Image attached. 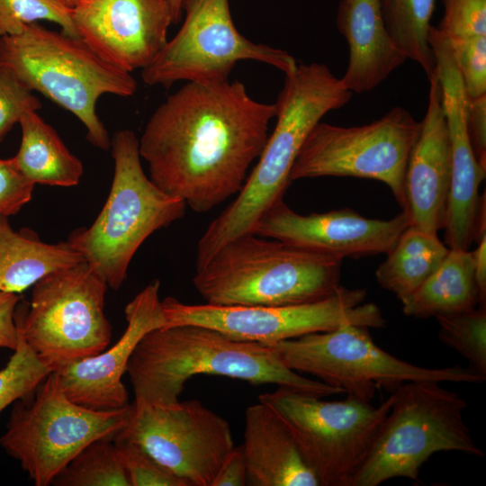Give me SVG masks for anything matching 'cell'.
I'll return each instance as SVG.
<instances>
[{"instance_id": "cell-4", "label": "cell", "mask_w": 486, "mask_h": 486, "mask_svg": "<svg viewBox=\"0 0 486 486\" xmlns=\"http://www.w3.org/2000/svg\"><path fill=\"white\" fill-rule=\"evenodd\" d=\"M341 262L249 232L230 240L196 267L193 284L210 304L310 303L330 296L341 286Z\"/></svg>"}, {"instance_id": "cell-26", "label": "cell", "mask_w": 486, "mask_h": 486, "mask_svg": "<svg viewBox=\"0 0 486 486\" xmlns=\"http://www.w3.org/2000/svg\"><path fill=\"white\" fill-rule=\"evenodd\" d=\"M448 251L437 235L410 225L377 267L376 280L401 302L437 269Z\"/></svg>"}, {"instance_id": "cell-10", "label": "cell", "mask_w": 486, "mask_h": 486, "mask_svg": "<svg viewBox=\"0 0 486 486\" xmlns=\"http://www.w3.org/2000/svg\"><path fill=\"white\" fill-rule=\"evenodd\" d=\"M270 346L291 370L316 376L366 402L372 400L377 389L393 392L410 381L482 383L486 380L471 367L428 368L399 359L374 342L368 328L356 325Z\"/></svg>"}, {"instance_id": "cell-18", "label": "cell", "mask_w": 486, "mask_h": 486, "mask_svg": "<svg viewBox=\"0 0 486 486\" xmlns=\"http://www.w3.org/2000/svg\"><path fill=\"white\" fill-rule=\"evenodd\" d=\"M410 225L404 210L390 220L365 218L347 208L302 215L281 199L261 216L252 233L342 260L386 254Z\"/></svg>"}, {"instance_id": "cell-38", "label": "cell", "mask_w": 486, "mask_h": 486, "mask_svg": "<svg viewBox=\"0 0 486 486\" xmlns=\"http://www.w3.org/2000/svg\"><path fill=\"white\" fill-rule=\"evenodd\" d=\"M17 293L0 291V347L14 350L18 342L15 310L20 302Z\"/></svg>"}, {"instance_id": "cell-11", "label": "cell", "mask_w": 486, "mask_h": 486, "mask_svg": "<svg viewBox=\"0 0 486 486\" xmlns=\"http://www.w3.org/2000/svg\"><path fill=\"white\" fill-rule=\"evenodd\" d=\"M258 400L274 408L289 427L320 486H349L388 415L392 394L378 407L347 395L323 400L278 386Z\"/></svg>"}, {"instance_id": "cell-5", "label": "cell", "mask_w": 486, "mask_h": 486, "mask_svg": "<svg viewBox=\"0 0 486 486\" xmlns=\"http://www.w3.org/2000/svg\"><path fill=\"white\" fill-rule=\"evenodd\" d=\"M0 63L32 91L73 113L86 127L87 140L103 150L111 140L96 112L98 99L106 94L129 97L137 90L131 73L105 61L80 38L38 22L0 37Z\"/></svg>"}, {"instance_id": "cell-7", "label": "cell", "mask_w": 486, "mask_h": 486, "mask_svg": "<svg viewBox=\"0 0 486 486\" xmlns=\"http://www.w3.org/2000/svg\"><path fill=\"white\" fill-rule=\"evenodd\" d=\"M391 410L349 486H377L403 477L419 482L431 455L458 451L483 456L464 419L467 402L439 382L410 381L392 393Z\"/></svg>"}, {"instance_id": "cell-42", "label": "cell", "mask_w": 486, "mask_h": 486, "mask_svg": "<svg viewBox=\"0 0 486 486\" xmlns=\"http://www.w3.org/2000/svg\"><path fill=\"white\" fill-rule=\"evenodd\" d=\"M63 4H65L67 7L72 9L75 7L78 3H80L82 0H59Z\"/></svg>"}, {"instance_id": "cell-2", "label": "cell", "mask_w": 486, "mask_h": 486, "mask_svg": "<svg viewBox=\"0 0 486 486\" xmlns=\"http://www.w3.org/2000/svg\"><path fill=\"white\" fill-rule=\"evenodd\" d=\"M138 402L179 400L187 381L201 374L226 376L251 384H276L319 397L345 393L288 368L268 345L232 339L202 326L176 325L148 332L127 365Z\"/></svg>"}, {"instance_id": "cell-8", "label": "cell", "mask_w": 486, "mask_h": 486, "mask_svg": "<svg viewBox=\"0 0 486 486\" xmlns=\"http://www.w3.org/2000/svg\"><path fill=\"white\" fill-rule=\"evenodd\" d=\"M108 284L83 261L39 280L30 303L18 305L17 328L51 371L103 352L112 338L104 313Z\"/></svg>"}, {"instance_id": "cell-39", "label": "cell", "mask_w": 486, "mask_h": 486, "mask_svg": "<svg viewBox=\"0 0 486 486\" xmlns=\"http://www.w3.org/2000/svg\"><path fill=\"white\" fill-rule=\"evenodd\" d=\"M248 485L247 464L241 446H234L220 468L212 486Z\"/></svg>"}, {"instance_id": "cell-36", "label": "cell", "mask_w": 486, "mask_h": 486, "mask_svg": "<svg viewBox=\"0 0 486 486\" xmlns=\"http://www.w3.org/2000/svg\"><path fill=\"white\" fill-rule=\"evenodd\" d=\"M35 184L18 168L14 158H0V215H15L31 201Z\"/></svg>"}, {"instance_id": "cell-25", "label": "cell", "mask_w": 486, "mask_h": 486, "mask_svg": "<svg viewBox=\"0 0 486 486\" xmlns=\"http://www.w3.org/2000/svg\"><path fill=\"white\" fill-rule=\"evenodd\" d=\"M19 123L22 140L13 158L20 171L35 184L76 185L84 174L83 163L66 147L57 131L37 111L25 112Z\"/></svg>"}, {"instance_id": "cell-32", "label": "cell", "mask_w": 486, "mask_h": 486, "mask_svg": "<svg viewBox=\"0 0 486 486\" xmlns=\"http://www.w3.org/2000/svg\"><path fill=\"white\" fill-rule=\"evenodd\" d=\"M113 442L130 486H188L138 445L127 440L117 439Z\"/></svg>"}, {"instance_id": "cell-21", "label": "cell", "mask_w": 486, "mask_h": 486, "mask_svg": "<svg viewBox=\"0 0 486 486\" xmlns=\"http://www.w3.org/2000/svg\"><path fill=\"white\" fill-rule=\"evenodd\" d=\"M248 485L320 486L286 422L259 401L245 412L244 443Z\"/></svg>"}, {"instance_id": "cell-28", "label": "cell", "mask_w": 486, "mask_h": 486, "mask_svg": "<svg viewBox=\"0 0 486 486\" xmlns=\"http://www.w3.org/2000/svg\"><path fill=\"white\" fill-rule=\"evenodd\" d=\"M57 486H130L113 438L102 437L81 450L53 479Z\"/></svg>"}, {"instance_id": "cell-41", "label": "cell", "mask_w": 486, "mask_h": 486, "mask_svg": "<svg viewBox=\"0 0 486 486\" xmlns=\"http://www.w3.org/2000/svg\"><path fill=\"white\" fill-rule=\"evenodd\" d=\"M166 1L171 8V12L173 15V23L176 24L180 21L183 14V11H182L183 0H166Z\"/></svg>"}, {"instance_id": "cell-3", "label": "cell", "mask_w": 486, "mask_h": 486, "mask_svg": "<svg viewBox=\"0 0 486 486\" xmlns=\"http://www.w3.org/2000/svg\"><path fill=\"white\" fill-rule=\"evenodd\" d=\"M352 95L341 79L321 63L298 65L293 73L285 76L275 102L274 129L236 199L199 239L196 267L230 240L253 232L261 216L283 199L293 163L311 130L325 114L345 106Z\"/></svg>"}, {"instance_id": "cell-15", "label": "cell", "mask_w": 486, "mask_h": 486, "mask_svg": "<svg viewBox=\"0 0 486 486\" xmlns=\"http://www.w3.org/2000/svg\"><path fill=\"white\" fill-rule=\"evenodd\" d=\"M117 439L138 445L188 486H212L235 446L228 421L196 400L134 401Z\"/></svg>"}, {"instance_id": "cell-24", "label": "cell", "mask_w": 486, "mask_h": 486, "mask_svg": "<svg viewBox=\"0 0 486 486\" xmlns=\"http://www.w3.org/2000/svg\"><path fill=\"white\" fill-rule=\"evenodd\" d=\"M406 316L427 319L472 310L481 304L472 252L449 248L437 269L401 301Z\"/></svg>"}, {"instance_id": "cell-30", "label": "cell", "mask_w": 486, "mask_h": 486, "mask_svg": "<svg viewBox=\"0 0 486 486\" xmlns=\"http://www.w3.org/2000/svg\"><path fill=\"white\" fill-rule=\"evenodd\" d=\"M39 21L57 23L64 33L78 38L71 9L59 0H0V37L16 35Z\"/></svg>"}, {"instance_id": "cell-22", "label": "cell", "mask_w": 486, "mask_h": 486, "mask_svg": "<svg viewBox=\"0 0 486 486\" xmlns=\"http://www.w3.org/2000/svg\"><path fill=\"white\" fill-rule=\"evenodd\" d=\"M337 26L349 47L340 79L352 93L373 90L408 59L386 30L380 0H340Z\"/></svg>"}, {"instance_id": "cell-37", "label": "cell", "mask_w": 486, "mask_h": 486, "mask_svg": "<svg viewBox=\"0 0 486 486\" xmlns=\"http://www.w3.org/2000/svg\"><path fill=\"white\" fill-rule=\"evenodd\" d=\"M467 130L473 153L486 168V94L469 98Z\"/></svg>"}, {"instance_id": "cell-14", "label": "cell", "mask_w": 486, "mask_h": 486, "mask_svg": "<svg viewBox=\"0 0 486 486\" xmlns=\"http://www.w3.org/2000/svg\"><path fill=\"white\" fill-rule=\"evenodd\" d=\"M185 16L176 35L141 70L148 86L170 87L176 82L229 80L242 60L268 64L285 76L297 68L287 51L244 37L236 28L229 0H183Z\"/></svg>"}, {"instance_id": "cell-20", "label": "cell", "mask_w": 486, "mask_h": 486, "mask_svg": "<svg viewBox=\"0 0 486 486\" xmlns=\"http://www.w3.org/2000/svg\"><path fill=\"white\" fill-rule=\"evenodd\" d=\"M428 80L426 114L406 169L403 210L410 217V226L437 235L445 227L452 155L436 69Z\"/></svg>"}, {"instance_id": "cell-31", "label": "cell", "mask_w": 486, "mask_h": 486, "mask_svg": "<svg viewBox=\"0 0 486 486\" xmlns=\"http://www.w3.org/2000/svg\"><path fill=\"white\" fill-rule=\"evenodd\" d=\"M6 365L0 370V413L32 393L51 372L40 361L18 330V342Z\"/></svg>"}, {"instance_id": "cell-6", "label": "cell", "mask_w": 486, "mask_h": 486, "mask_svg": "<svg viewBox=\"0 0 486 486\" xmlns=\"http://www.w3.org/2000/svg\"><path fill=\"white\" fill-rule=\"evenodd\" d=\"M110 148L114 173L107 200L92 225L75 230L68 241L108 287L119 290L139 248L152 233L182 219L186 204L145 174L132 130L115 131Z\"/></svg>"}, {"instance_id": "cell-29", "label": "cell", "mask_w": 486, "mask_h": 486, "mask_svg": "<svg viewBox=\"0 0 486 486\" xmlns=\"http://www.w3.org/2000/svg\"><path fill=\"white\" fill-rule=\"evenodd\" d=\"M436 319L439 340L466 358L471 368L486 376V305Z\"/></svg>"}, {"instance_id": "cell-40", "label": "cell", "mask_w": 486, "mask_h": 486, "mask_svg": "<svg viewBox=\"0 0 486 486\" xmlns=\"http://www.w3.org/2000/svg\"><path fill=\"white\" fill-rule=\"evenodd\" d=\"M472 252L475 278L481 295L480 305H486V236L478 241V247Z\"/></svg>"}, {"instance_id": "cell-17", "label": "cell", "mask_w": 486, "mask_h": 486, "mask_svg": "<svg viewBox=\"0 0 486 486\" xmlns=\"http://www.w3.org/2000/svg\"><path fill=\"white\" fill-rule=\"evenodd\" d=\"M71 15L78 38L129 73L153 61L174 24L166 0H82Z\"/></svg>"}, {"instance_id": "cell-16", "label": "cell", "mask_w": 486, "mask_h": 486, "mask_svg": "<svg viewBox=\"0 0 486 486\" xmlns=\"http://www.w3.org/2000/svg\"><path fill=\"white\" fill-rule=\"evenodd\" d=\"M429 44L441 86L452 155L445 240L449 248L468 250L472 242L486 236L485 194L479 195L486 168L477 160L470 142L467 130L469 97L448 40L434 31L429 35Z\"/></svg>"}, {"instance_id": "cell-13", "label": "cell", "mask_w": 486, "mask_h": 486, "mask_svg": "<svg viewBox=\"0 0 486 486\" xmlns=\"http://www.w3.org/2000/svg\"><path fill=\"white\" fill-rule=\"evenodd\" d=\"M419 129L420 122L400 106L362 126L320 122L302 144L290 181L321 176L378 180L403 209L406 169Z\"/></svg>"}, {"instance_id": "cell-23", "label": "cell", "mask_w": 486, "mask_h": 486, "mask_svg": "<svg viewBox=\"0 0 486 486\" xmlns=\"http://www.w3.org/2000/svg\"><path fill=\"white\" fill-rule=\"evenodd\" d=\"M85 261L68 241H42L35 231H16L8 217L0 215V291L20 292L44 276Z\"/></svg>"}, {"instance_id": "cell-12", "label": "cell", "mask_w": 486, "mask_h": 486, "mask_svg": "<svg viewBox=\"0 0 486 486\" xmlns=\"http://www.w3.org/2000/svg\"><path fill=\"white\" fill-rule=\"evenodd\" d=\"M364 288L340 286L330 296L288 306L189 304L168 296L161 301L166 325H197L215 329L238 341L274 345L307 334L356 325L385 326L378 305L364 303Z\"/></svg>"}, {"instance_id": "cell-1", "label": "cell", "mask_w": 486, "mask_h": 486, "mask_svg": "<svg viewBox=\"0 0 486 486\" xmlns=\"http://www.w3.org/2000/svg\"><path fill=\"white\" fill-rule=\"evenodd\" d=\"M275 113L239 81L186 82L151 114L140 155L158 187L206 212L240 191Z\"/></svg>"}, {"instance_id": "cell-35", "label": "cell", "mask_w": 486, "mask_h": 486, "mask_svg": "<svg viewBox=\"0 0 486 486\" xmlns=\"http://www.w3.org/2000/svg\"><path fill=\"white\" fill-rule=\"evenodd\" d=\"M444 14L436 28L446 39L486 35V0H442Z\"/></svg>"}, {"instance_id": "cell-33", "label": "cell", "mask_w": 486, "mask_h": 486, "mask_svg": "<svg viewBox=\"0 0 486 486\" xmlns=\"http://www.w3.org/2000/svg\"><path fill=\"white\" fill-rule=\"evenodd\" d=\"M447 40L468 97L486 94V35Z\"/></svg>"}, {"instance_id": "cell-27", "label": "cell", "mask_w": 486, "mask_h": 486, "mask_svg": "<svg viewBox=\"0 0 486 486\" xmlns=\"http://www.w3.org/2000/svg\"><path fill=\"white\" fill-rule=\"evenodd\" d=\"M436 0H380L386 30L396 47L417 62L429 79L436 59L428 41Z\"/></svg>"}, {"instance_id": "cell-19", "label": "cell", "mask_w": 486, "mask_h": 486, "mask_svg": "<svg viewBox=\"0 0 486 486\" xmlns=\"http://www.w3.org/2000/svg\"><path fill=\"white\" fill-rule=\"evenodd\" d=\"M159 288V281H152L125 306L127 327L109 349L55 371L68 399L94 410H116L129 404L122 381L128 362L148 332L166 325Z\"/></svg>"}, {"instance_id": "cell-9", "label": "cell", "mask_w": 486, "mask_h": 486, "mask_svg": "<svg viewBox=\"0 0 486 486\" xmlns=\"http://www.w3.org/2000/svg\"><path fill=\"white\" fill-rule=\"evenodd\" d=\"M130 410V404L94 410L72 401L53 371L32 393L14 402L0 445L34 485L48 486L87 445L102 437L114 439Z\"/></svg>"}, {"instance_id": "cell-34", "label": "cell", "mask_w": 486, "mask_h": 486, "mask_svg": "<svg viewBox=\"0 0 486 486\" xmlns=\"http://www.w3.org/2000/svg\"><path fill=\"white\" fill-rule=\"evenodd\" d=\"M40 101L5 64L0 63V142L27 111H38Z\"/></svg>"}]
</instances>
